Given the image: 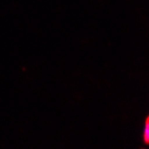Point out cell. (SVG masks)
Here are the masks:
<instances>
[{"mask_svg":"<svg viewBox=\"0 0 149 149\" xmlns=\"http://www.w3.org/2000/svg\"><path fill=\"white\" fill-rule=\"evenodd\" d=\"M144 140L146 143H149V118L146 121L144 129Z\"/></svg>","mask_w":149,"mask_h":149,"instance_id":"obj_1","label":"cell"}]
</instances>
